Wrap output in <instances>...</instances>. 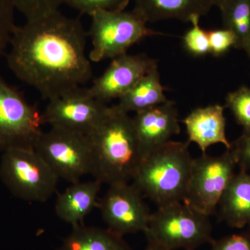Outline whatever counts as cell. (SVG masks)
<instances>
[{
	"label": "cell",
	"mask_w": 250,
	"mask_h": 250,
	"mask_svg": "<svg viewBox=\"0 0 250 250\" xmlns=\"http://www.w3.org/2000/svg\"><path fill=\"white\" fill-rule=\"evenodd\" d=\"M220 220L228 226L250 228V174L241 170L233 175L219 202Z\"/></svg>",
	"instance_id": "e0dca14e"
},
{
	"label": "cell",
	"mask_w": 250,
	"mask_h": 250,
	"mask_svg": "<svg viewBox=\"0 0 250 250\" xmlns=\"http://www.w3.org/2000/svg\"><path fill=\"white\" fill-rule=\"evenodd\" d=\"M132 120L143 159L181 131L178 111L170 100L136 113Z\"/></svg>",
	"instance_id": "4fadbf2b"
},
{
	"label": "cell",
	"mask_w": 250,
	"mask_h": 250,
	"mask_svg": "<svg viewBox=\"0 0 250 250\" xmlns=\"http://www.w3.org/2000/svg\"><path fill=\"white\" fill-rule=\"evenodd\" d=\"M244 51L246 52L247 55H248V57H249V59H250V44Z\"/></svg>",
	"instance_id": "4dcf8cb0"
},
{
	"label": "cell",
	"mask_w": 250,
	"mask_h": 250,
	"mask_svg": "<svg viewBox=\"0 0 250 250\" xmlns=\"http://www.w3.org/2000/svg\"><path fill=\"white\" fill-rule=\"evenodd\" d=\"M231 151L240 170H250V131H243L236 141L231 143Z\"/></svg>",
	"instance_id": "4316f807"
},
{
	"label": "cell",
	"mask_w": 250,
	"mask_h": 250,
	"mask_svg": "<svg viewBox=\"0 0 250 250\" xmlns=\"http://www.w3.org/2000/svg\"><path fill=\"white\" fill-rule=\"evenodd\" d=\"M225 108L220 104L195 108L184 120L188 142L195 143L202 154H206L210 146L218 143L227 149H231V143L226 136Z\"/></svg>",
	"instance_id": "5bb4252c"
},
{
	"label": "cell",
	"mask_w": 250,
	"mask_h": 250,
	"mask_svg": "<svg viewBox=\"0 0 250 250\" xmlns=\"http://www.w3.org/2000/svg\"><path fill=\"white\" fill-rule=\"evenodd\" d=\"M133 11L146 22L178 20L190 22L193 17L207 16L213 8L211 0H134Z\"/></svg>",
	"instance_id": "9a60e30c"
},
{
	"label": "cell",
	"mask_w": 250,
	"mask_h": 250,
	"mask_svg": "<svg viewBox=\"0 0 250 250\" xmlns=\"http://www.w3.org/2000/svg\"><path fill=\"white\" fill-rule=\"evenodd\" d=\"M88 138L94 179L109 186L132 180L143 160L132 117L116 105L110 106L103 123Z\"/></svg>",
	"instance_id": "7a4b0ae2"
},
{
	"label": "cell",
	"mask_w": 250,
	"mask_h": 250,
	"mask_svg": "<svg viewBox=\"0 0 250 250\" xmlns=\"http://www.w3.org/2000/svg\"><path fill=\"white\" fill-rule=\"evenodd\" d=\"M165 88L161 82L158 67L143 76L121 98L116 106L120 111L129 114L146 111L168 101L164 94Z\"/></svg>",
	"instance_id": "ac0fdd59"
},
{
	"label": "cell",
	"mask_w": 250,
	"mask_h": 250,
	"mask_svg": "<svg viewBox=\"0 0 250 250\" xmlns=\"http://www.w3.org/2000/svg\"><path fill=\"white\" fill-rule=\"evenodd\" d=\"M208 35L210 54L215 57L224 55L232 47L236 49V36L227 28L208 31Z\"/></svg>",
	"instance_id": "484cf974"
},
{
	"label": "cell",
	"mask_w": 250,
	"mask_h": 250,
	"mask_svg": "<svg viewBox=\"0 0 250 250\" xmlns=\"http://www.w3.org/2000/svg\"><path fill=\"white\" fill-rule=\"evenodd\" d=\"M12 0H0V57L10 44L16 25Z\"/></svg>",
	"instance_id": "d4e9b609"
},
{
	"label": "cell",
	"mask_w": 250,
	"mask_h": 250,
	"mask_svg": "<svg viewBox=\"0 0 250 250\" xmlns=\"http://www.w3.org/2000/svg\"><path fill=\"white\" fill-rule=\"evenodd\" d=\"M237 166L231 149L220 156L203 154L192 159L191 172L183 202L202 214H213Z\"/></svg>",
	"instance_id": "9c48e42d"
},
{
	"label": "cell",
	"mask_w": 250,
	"mask_h": 250,
	"mask_svg": "<svg viewBox=\"0 0 250 250\" xmlns=\"http://www.w3.org/2000/svg\"><path fill=\"white\" fill-rule=\"evenodd\" d=\"M146 239L147 241V246L146 247V250H168L151 238H146Z\"/></svg>",
	"instance_id": "f1b7e54d"
},
{
	"label": "cell",
	"mask_w": 250,
	"mask_h": 250,
	"mask_svg": "<svg viewBox=\"0 0 250 250\" xmlns=\"http://www.w3.org/2000/svg\"><path fill=\"white\" fill-rule=\"evenodd\" d=\"M90 62L114 59L146 37L161 33L147 27V22L134 11H99L90 16Z\"/></svg>",
	"instance_id": "8992f818"
},
{
	"label": "cell",
	"mask_w": 250,
	"mask_h": 250,
	"mask_svg": "<svg viewBox=\"0 0 250 250\" xmlns=\"http://www.w3.org/2000/svg\"><path fill=\"white\" fill-rule=\"evenodd\" d=\"M156 67L157 61L146 54H123L113 59L103 75L88 88V92L104 103L121 98Z\"/></svg>",
	"instance_id": "7c38bea8"
},
{
	"label": "cell",
	"mask_w": 250,
	"mask_h": 250,
	"mask_svg": "<svg viewBox=\"0 0 250 250\" xmlns=\"http://www.w3.org/2000/svg\"><path fill=\"white\" fill-rule=\"evenodd\" d=\"M189 143L170 141L143 158L133 185L158 205L184 201L190 179L192 158Z\"/></svg>",
	"instance_id": "3957f363"
},
{
	"label": "cell",
	"mask_w": 250,
	"mask_h": 250,
	"mask_svg": "<svg viewBox=\"0 0 250 250\" xmlns=\"http://www.w3.org/2000/svg\"><path fill=\"white\" fill-rule=\"evenodd\" d=\"M34 150L59 179L71 184L93 172V152L88 136L51 126L49 131H42Z\"/></svg>",
	"instance_id": "52a82bcc"
},
{
	"label": "cell",
	"mask_w": 250,
	"mask_h": 250,
	"mask_svg": "<svg viewBox=\"0 0 250 250\" xmlns=\"http://www.w3.org/2000/svg\"><path fill=\"white\" fill-rule=\"evenodd\" d=\"M86 37L80 20L60 11L29 20L15 29L8 65L18 80L49 101L93 76Z\"/></svg>",
	"instance_id": "6da1fadb"
},
{
	"label": "cell",
	"mask_w": 250,
	"mask_h": 250,
	"mask_svg": "<svg viewBox=\"0 0 250 250\" xmlns=\"http://www.w3.org/2000/svg\"><path fill=\"white\" fill-rule=\"evenodd\" d=\"M57 250H132L123 236L109 229L88 227L80 224L72 227L71 232Z\"/></svg>",
	"instance_id": "d6986e66"
},
{
	"label": "cell",
	"mask_w": 250,
	"mask_h": 250,
	"mask_svg": "<svg viewBox=\"0 0 250 250\" xmlns=\"http://www.w3.org/2000/svg\"><path fill=\"white\" fill-rule=\"evenodd\" d=\"M219 9L224 27L236 36V49L245 50L250 44V0H229Z\"/></svg>",
	"instance_id": "ffe728a7"
},
{
	"label": "cell",
	"mask_w": 250,
	"mask_h": 250,
	"mask_svg": "<svg viewBox=\"0 0 250 250\" xmlns=\"http://www.w3.org/2000/svg\"><path fill=\"white\" fill-rule=\"evenodd\" d=\"M43 125L42 113L0 76V151L34 150Z\"/></svg>",
	"instance_id": "ba28073f"
},
{
	"label": "cell",
	"mask_w": 250,
	"mask_h": 250,
	"mask_svg": "<svg viewBox=\"0 0 250 250\" xmlns=\"http://www.w3.org/2000/svg\"><path fill=\"white\" fill-rule=\"evenodd\" d=\"M131 0H64L68 5L82 14L91 16L99 11H123Z\"/></svg>",
	"instance_id": "cb8c5ba5"
},
{
	"label": "cell",
	"mask_w": 250,
	"mask_h": 250,
	"mask_svg": "<svg viewBox=\"0 0 250 250\" xmlns=\"http://www.w3.org/2000/svg\"><path fill=\"white\" fill-rule=\"evenodd\" d=\"M225 106L231 111L243 131H250V87L243 85L229 93Z\"/></svg>",
	"instance_id": "44dd1931"
},
{
	"label": "cell",
	"mask_w": 250,
	"mask_h": 250,
	"mask_svg": "<svg viewBox=\"0 0 250 250\" xmlns=\"http://www.w3.org/2000/svg\"><path fill=\"white\" fill-rule=\"evenodd\" d=\"M229 0H211L212 3H213V6H217V7L220 8V6H223L225 3L228 1Z\"/></svg>",
	"instance_id": "f546056e"
},
{
	"label": "cell",
	"mask_w": 250,
	"mask_h": 250,
	"mask_svg": "<svg viewBox=\"0 0 250 250\" xmlns=\"http://www.w3.org/2000/svg\"><path fill=\"white\" fill-rule=\"evenodd\" d=\"M210 250H250V235L234 233L210 243Z\"/></svg>",
	"instance_id": "83f0119b"
},
{
	"label": "cell",
	"mask_w": 250,
	"mask_h": 250,
	"mask_svg": "<svg viewBox=\"0 0 250 250\" xmlns=\"http://www.w3.org/2000/svg\"><path fill=\"white\" fill-rule=\"evenodd\" d=\"M15 8L27 21L59 11L64 0H12Z\"/></svg>",
	"instance_id": "603a6c76"
},
{
	"label": "cell",
	"mask_w": 250,
	"mask_h": 250,
	"mask_svg": "<svg viewBox=\"0 0 250 250\" xmlns=\"http://www.w3.org/2000/svg\"><path fill=\"white\" fill-rule=\"evenodd\" d=\"M144 233L168 250H195L213 241L209 216L183 202L158 207Z\"/></svg>",
	"instance_id": "277c9868"
},
{
	"label": "cell",
	"mask_w": 250,
	"mask_h": 250,
	"mask_svg": "<svg viewBox=\"0 0 250 250\" xmlns=\"http://www.w3.org/2000/svg\"><path fill=\"white\" fill-rule=\"evenodd\" d=\"M99 209L108 229L123 236L144 233L148 228L151 213L143 195L133 184H112L100 201Z\"/></svg>",
	"instance_id": "8fae6325"
},
{
	"label": "cell",
	"mask_w": 250,
	"mask_h": 250,
	"mask_svg": "<svg viewBox=\"0 0 250 250\" xmlns=\"http://www.w3.org/2000/svg\"><path fill=\"white\" fill-rule=\"evenodd\" d=\"M109 107L93 98L88 88L79 87L49 100L42 119L44 125L89 136L103 123Z\"/></svg>",
	"instance_id": "30bf717a"
},
{
	"label": "cell",
	"mask_w": 250,
	"mask_h": 250,
	"mask_svg": "<svg viewBox=\"0 0 250 250\" xmlns=\"http://www.w3.org/2000/svg\"><path fill=\"white\" fill-rule=\"evenodd\" d=\"M102 184L95 179L89 182L80 181L72 184L57 197L56 215L72 227L82 224L85 217L98 206Z\"/></svg>",
	"instance_id": "2e32d148"
},
{
	"label": "cell",
	"mask_w": 250,
	"mask_h": 250,
	"mask_svg": "<svg viewBox=\"0 0 250 250\" xmlns=\"http://www.w3.org/2000/svg\"><path fill=\"white\" fill-rule=\"evenodd\" d=\"M200 17L192 18V27L184 34L183 45L184 48L195 57H204L210 54L209 40L208 31L202 29L200 25Z\"/></svg>",
	"instance_id": "7402d4cb"
},
{
	"label": "cell",
	"mask_w": 250,
	"mask_h": 250,
	"mask_svg": "<svg viewBox=\"0 0 250 250\" xmlns=\"http://www.w3.org/2000/svg\"><path fill=\"white\" fill-rule=\"evenodd\" d=\"M0 179L14 196L31 202L49 200L59 179L35 150L20 148L3 152Z\"/></svg>",
	"instance_id": "5b68a950"
}]
</instances>
